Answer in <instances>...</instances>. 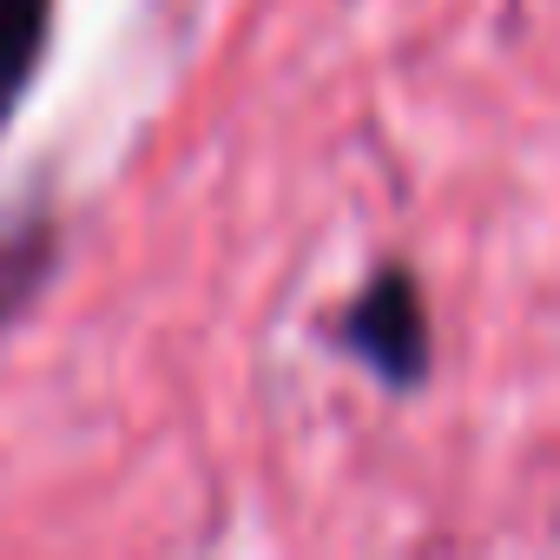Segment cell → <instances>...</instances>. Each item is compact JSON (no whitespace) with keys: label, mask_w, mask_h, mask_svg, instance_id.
I'll return each mask as SVG.
<instances>
[{"label":"cell","mask_w":560,"mask_h":560,"mask_svg":"<svg viewBox=\"0 0 560 560\" xmlns=\"http://www.w3.org/2000/svg\"><path fill=\"white\" fill-rule=\"evenodd\" d=\"M343 343L389 389L422 383V370H429V317H422V298H416V277L409 270H383L376 284L357 298V311L343 324Z\"/></svg>","instance_id":"cell-1"},{"label":"cell","mask_w":560,"mask_h":560,"mask_svg":"<svg viewBox=\"0 0 560 560\" xmlns=\"http://www.w3.org/2000/svg\"><path fill=\"white\" fill-rule=\"evenodd\" d=\"M47 14H54V0H0V119L14 113L27 73L40 67Z\"/></svg>","instance_id":"cell-2"},{"label":"cell","mask_w":560,"mask_h":560,"mask_svg":"<svg viewBox=\"0 0 560 560\" xmlns=\"http://www.w3.org/2000/svg\"><path fill=\"white\" fill-rule=\"evenodd\" d=\"M40 264H47V224L40 218L0 224V317L40 284Z\"/></svg>","instance_id":"cell-3"}]
</instances>
